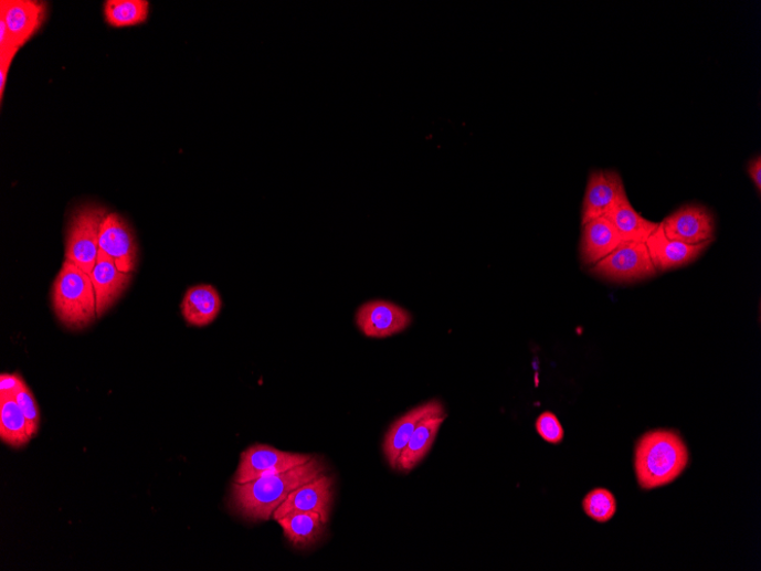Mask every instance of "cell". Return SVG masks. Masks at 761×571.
<instances>
[{
  "mask_svg": "<svg viewBox=\"0 0 761 571\" xmlns=\"http://www.w3.org/2000/svg\"><path fill=\"white\" fill-rule=\"evenodd\" d=\"M107 211L98 205H85L72 215L65 244V261L87 274L94 269L99 253V233Z\"/></svg>",
  "mask_w": 761,
  "mask_h": 571,
  "instance_id": "4",
  "label": "cell"
},
{
  "mask_svg": "<svg viewBox=\"0 0 761 571\" xmlns=\"http://www.w3.org/2000/svg\"><path fill=\"white\" fill-rule=\"evenodd\" d=\"M627 193L617 170H593L590 175L582 209V224L604 218Z\"/></svg>",
  "mask_w": 761,
  "mask_h": 571,
  "instance_id": "7",
  "label": "cell"
},
{
  "mask_svg": "<svg viewBox=\"0 0 761 571\" xmlns=\"http://www.w3.org/2000/svg\"><path fill=\"white\" fill-rule=\"evenodd\" d=\"M47 4L34 0H2L0 19L4 20L13 42L21 50L47 19Z\"/></svg>",
  "mask_w": 761,
  "mask_h": 571,
  "instance_id": "12",
  "label": "cell"
},
{
  "mask_svg": "<svg viewBox=\"0 0 761 571\" xmlns=\"http://www.w3.org/2000/svg\"><path fill=\"white\" fill-rule=\"evenodd\" d=\"M150 15L147 0H107L104 3V18L108 25L128 28L142 24Z\"/></svg>",
  "mask_w": 761,
  "mask_h": 571,
  "instance_id": "22",
  "label": "cell"
},
{
  "mask_svg": "<svg viewBox=\"0 0 761 571\" xmlns=\"http://www.w3.org/2000/svg\"><path fill=\"white\" fill-rule=\"evenodd\" d=\"M326 470L325 462L314 456L294 469L266 475L245 484L234 483L229 508L233 515L246 521H268L289 493L326 474Z\"/></svg>",
  "mask_w": 761,
  "mask_h": 571,
  "instance_id": "1",
  "label": "cell"
},
{
  "mask_svg": "<svg viewBox=\"0 0 761 571\" xmlns=\"http://www.w3.org/2000/svg\"><path fill=\"white\" fill-rule=\"evenodd\" d=\"M443 413H446L444 405L434 400L413 409L392 423L383 442V453L391 469H397L398 458H400L420 423L430 416Z\"/></svg>",
  "mask_w": 761,
  "mask_h": 571,
  "instance_id": "14",
  "label": "cell"
},
{
  "mask_svg": "<svg viewBox=\"0 0 761 571\" xmlns=\"http://www.w3.org/2000/svg\"><path fill=\"white\" fill-rule=\"evenodd\" d=\"M284 537L297 549H307L323 537L326 524L315 512H292L276 520Z\"/></svg>",
  "mask_w": 761,
  "mask_h": 571,
  "instance_id": "19",
  "label": "cell"
},
{
  "mask_svg": "<svg viewBox=\"0 0 761 571\" xmlns=\"http://www.w3.org/2000/svg\"><path fill=\"white\" fill-rule=\"evenodd\" d=\"M96 296L97 317H102L127 290L133 275L121 272L115 261L103 252L89 274Z\"/></svg>",
  "mask_w": 761,
  "mask_h": 571,
  "instance_id": "15",
  "label": "cell"
},
{
  "mask_svg": "<svg viewBox=\"0 0 761 571\" xmlns=\"http://www.w3.org/2000/svg\"><path fill=\"white\" fill-rule=\"evenodd\" d=\"M99 250L112 257L117 267L131 274L137 267L138 246L130 225L117 212L107 213L99 233Z\"/></svg>",
  "mask_w": 761,
  "mask_h": 571,
  "instance_id": "11",
  "label": "cell"
},
{
  "mask_svg": "<svg viewBox=\"0 0 761 571\" xmlns=\"http://www.w3.org/2000/svg\"><path fill=\"white\" fill-rule=\"evenodd\" d=\"M334 498L335 479L324 474L289 493L285 501L274 512L273 519L276 521L292 512H315L328 525Z\"/></svg>",
  "mask_w": 761,
  "mask_h": 571,
  "instance_id": "8",
  "label": "cell"
},
{
  "mask_svg": "<svg viewBox=\"0 0 761 571\" xmlns=\"http://www.w3.org/2000/svg\"><path fill=\"white\" fill-rule=\"evenodd\" d=\"M15 401L27 419L28 433L32 438L39 434L41 425V411L39 403L35 401L32 391L27 384L18 392Z\"/></svg>",
  "mask_w": 761,
  "mask_h": 571,
  "instance_id": "24",
  "label": "cell"
},
{
  "mask_svg": "<svg viewBox=\"0 0 761 571\" xmlns=\"http://www.w3.org/2000/svg\"><path fill=\"white\" fill-rule=\"evenodd\" d=\"M748 173L751 178L752 183L754 184L758 193L760 194L761 191V157L757 156L755 158H752L747 167Z\"/></svg>",
  "mask_w": 761,
  "mask_h": 571,
  "instance_id": "27",
  "label": "cell"
},
{
  "mask_svg": "<svg viewBox=\"0 0 761 571\" xmlns=\"http://www.w3.org/2000/svg\"><path fill=\"white\" fill-rule=\"evenodd\" d=\"M583 509L594 521L605 524L617 512V501L610 490L596 488L585 496Z\"/></svg>",
  "mask_w": 761,
  "mask_h": 571,
  "instance_id": "23",
  "label": "cell"
},
{
  "mask_svg": "<svg viewBox=\"0 0 761 571\" xmlns=\"http://www.w3.org/2000/svg\"><path fill=\"white\" fill-rule=\"evenodd\" d=\"M623 242L621 234L604 216L583 225L581 256L585 265H595Z\"/></svg>",
  "mask_w": 761,
  "mask_h": 571,
  "instance_id": "16",
  "label": "cell"
},
{
  "mask_svg": "<svg viewBox=\"0 0 761 571\" xmlns=\"http://www.w3.org/2000/svg\"><path fill=\"white\" fill-rule=\"evenodd\" d=\"M619 231L623 241L645 242L660 223L651 222L640 215L628 197L605 216Z\"/></svg>",
  "mask_w": 761,
  "mask_h": 571,
  "instance_id": "20",
  "label": "cell"
},
{
  "mask_svg": "<svg viewBox=\"0 0 761 571\" xmlns=\"http://www.w3.org/2000/svg\"><path fill=\"white\" fill-rule=\"evenodd\" d=\"M690 453L675 431L644 434L635 446L634 469L642 489L651 490L675 482L687 468Z\"/></svg>",
  "mask_w": 761,
  "mask_h": 571,
  "instance_id": "2",
  "label": "cell"
},
{
  "mask_svg": "<svg viewBox=\"0 0 761 571\" xmlns=\"http://www.w3.org/2000/svg\"><path fill=\"white\" fill-rule=\"evenodd\" d=\"M592 273L607 281L626 283L657 275L645 242L623 241Z\"/></svg>",
  "mask_w": 761,
  "mask_h": 571,
  "instance_id": "5",
  "label": "cell"
},
{
  "mask_svg": "<svg viewBox=\"0 0 761 571\" xmlns=\"http://www.w3.org/2000/svg\"><path fill=\"white\" fill-rule=\"evenodd\" d=\"M222 306L220 293L212 285L201 284L187 292L180 310L189 326L203 328L219 317Z\"/></svg>",
  "mask_w": 761,
  "mask_h": 571,
  "instance_id": "17",
  "label": "cell"
},
{
  "mask_svg": "<svg viewBox=\"0 0 761 571\" xmlns=\"http://www.w3.org/2000/svg\"><path fill=\"white\" fill-rule=\"evenodd\" d=\"M446 417L447 414L443 413L430 416L420 423L400 458H398L395 470L408 474L419 466L436 442Z\"/></svg>",
  "mask_w": 761,
  "mask_h": 571,
  "instance_id": "18",
  "label": "cell"
},
{
  "mask_svg": "<svg viewBox=\"0 0 761 571\" xmlns=\"http://www.w3.org/2000/svg\"><path fill=\"white\" fill-rule=\"evenodd\" d=\"M314 456L279 451L267 445H253L242 452L233 482L245 484L266 475L278 474L303 466Z\"/></svg>",
  "mask_w": 761,
  "mask_h": 571,
  "instance_id": "6",
  "label": "cell"
},
{
  "mask_svg": "<svg viewBox=\"0 0 761 571\" xmlns=\"http://www.w3.org/2000/svg\"><path fill=\"white\" fill-rule=\"evenodd\" d=\"M712 241L700 244H687L680 241L670 240L666 236L662 224L645 241L652 264L657 272L676 269L698 260Z\"/></svg>",
  "mask_w": 761,
  "mask_h": 571,
  "instance_id": "13",
  "label": "cell"
},
{
  "mask_svg": "<svg viewBox=\"0 0 761 571\" xmlns=\"http://www.w3.org/2000/svg\"><path fill=\"white\" fill-rule=\"evenodd\" d=\"M0 438L14 448L27 445L31 440L27 419L15 399L0 400Z\"/></svg>",
  "mask_w": 761,
  "mask_h": 571,
  "instance_id": "21",
  "label": "cell"
},
{
  "mask_svg": "<svg viewBox=\"0 0 761 571\" xmlns=\"http://www.w3.org/2000/svg\"><path fill=\"white\" fill-rule=\"evenodd\" d=\"M660 224L670 240L694 245L714 240L715 219L710 210L702 204H685Z\"/></svg>",
  "mask_w": 761,
  "mask_h": 571,
  "instance_id": "9",
  "label": "cell"
},
{
  "mask_svg": "<svg viewBox=\"0 0 761 571\" xmlns=\"http://www.w3.org/2000/svg\"><path fill=\"white\" fill-rule=\"evenodd\" d=\"M52 303L60 322L70 330H83L97 317L89 274L67 261L54 281Z\"/></svg>",
  "mask_w": 761,
  "mask_h": 571,
  "instance_id": "3",
  "label": "cell"
},
{
  "mask_svg": "<svg viewBox=\"0 0 761 571\" xmlns=\"http://www.w3.org/2000/svg\"><path fill=\"white\" fill-rule=\"evenodd\" d=\"M356 324L362 335L382 339L404 332L412 324V316L398 305L376 300L358 309Z\"/></svg>",
  "mask_w": 761,
  "mask_h": 571,
  "instance_id": "10",
  "label": "cell"
},
{
  "mask_svg": "<svg viewBox=\"0 0 761 571\" xmlns=\"http://www.w3.org/2000/svg\"><path fill=\"white\" fill-rule=\"evenodd\" d=\"M538 435L550 444H560L564 438L563 426L554 413L543 412L536 421Z\"/></svg>",
  "mask_w": 761,
  "mask_h": 571,
  "instance_id": "25",
  "label": "cell"
},
{
  "mask_svg": "<svg viewBox=\"0 0 761 571\" xmlns=\"http://www.w3.org/2000/svg\"><path fill=\"white\" fill-rule=\"evenodd\" d=\"M19 374H2L0 377V400L15 399L18 392L25 385Z\"/></svg>",
  "mask_w": 761,
  "mask_h": 571,
  "instance_id": "26",
  "label": "cell"
}]
</instances>
